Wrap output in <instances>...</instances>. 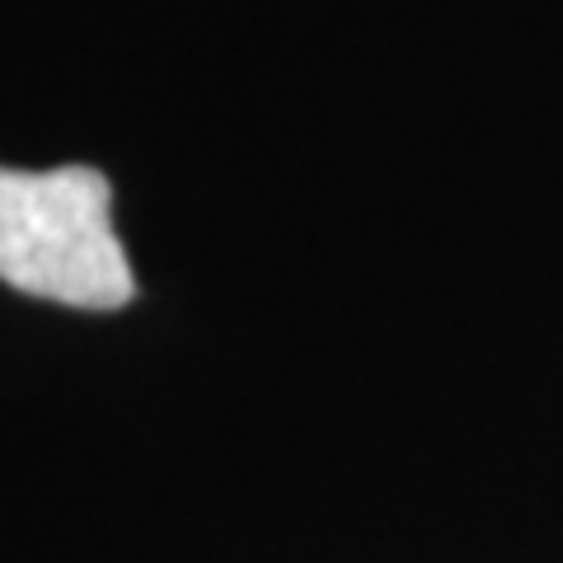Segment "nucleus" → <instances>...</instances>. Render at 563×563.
Returning <instances> with one entry per match:
<instances>
[{
    "label": "nucleus",
    "instance_id": "obj_1",
    "mask_svg": "<svg viewBox=\"0 0 563 563\" xmlns=\"http://www.w3.org/2000/svg\"><path fill=\"white\" fill-rule=\"evenodd\" d=\"M0 282L76 310L132 301L136 277L113 231V188L99 169H0Z\"/></svg>",
    "mask_w": 563,
    "mask_h": 563
}]
</instances>
